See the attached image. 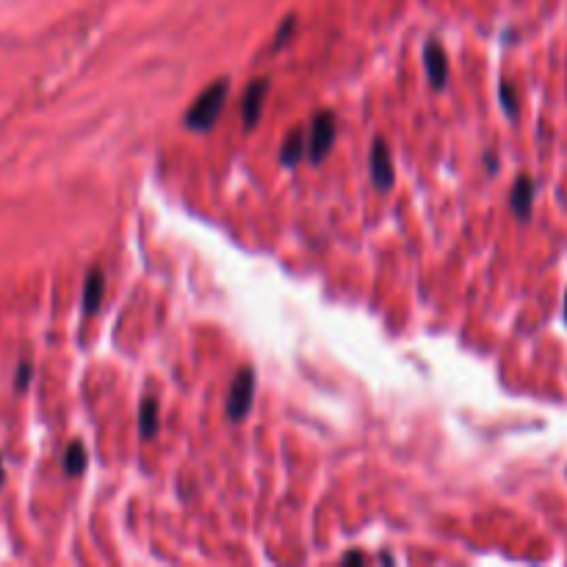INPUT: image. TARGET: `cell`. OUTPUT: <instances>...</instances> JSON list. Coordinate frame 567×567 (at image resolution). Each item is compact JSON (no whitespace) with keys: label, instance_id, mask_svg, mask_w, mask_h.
<instances>
[{"label":"cell","instance_id":"obj_8","mask_svg":"<svg viewBox=\"0 0 567 567\" xmlns=\"http://www.w3.org/2000/svg\"><path fill=\"white\" fill-rule=\"evenodd\" d=\"M305 155H308V133L302 128H296L294 133H288V139L283 142L280 161H283L285 166H296Z\"/></svg>","mask_w":567,"mask_h":567},{"label":"cell","instance_id":"obj_1","mask_svg":"<svg viewBox=\"0 0 567 567\" xmlns=\"http://www.w3.org/2000/svg\"><path fill=\"white\" fill-rule=\"evenodd\" d=\"M230 95V83L227 78H219L213 81L205 92H202L194 103H191L189 114H186V128L191 130H208L216 122V117L222 114L225 108V100Z\"/></svg>","mask_w":567,"mask_h":567},{"label":"cell","instance_id":"obj_14","mask_svg":"<svg viewBox=\"0 0 567 567\" xmlns=\"http://www.w3.org/2000/svg\"><path fill=\"white\" fill-rule=\"evenodd\" d=\"M343 562H349V565L355 562V565H360V562H363V554H346L343 556Z\"/></svg>","mask_w":567,"mask_h":567},{"label":"cell","instance_id":"obj_11","mask_svg":"<svg viewBox=\"0 0 567 567\" xmlns=\"http://www.w3.org/2000/svg\"><path fill=\"white\" fill-rule=\"evenodd\" d=\"M64 471L70 476H81L86 471V449L81 443H70L67 446V454H64Z\"/></svg>","mask_w":567,"mask_h":567},{"label":"cell","instance_id":"obj_10","mask_svg":"<svg viewBox=\"0 0 567 567\" xmlns=\"http://www.w3.org/2000/svg\"><path fill=\"white\" fill-rule=\"evenodd\" d=\"M139 429H142V438H155L158 435V402L155 399H144L142 402Z\"/></svg>","mask_w":567,"mask_h":567},{"label":"cell","instance_id":"obj_3","mask_svg":"<svg viewBox=\"0 0 567 567\" xmlns=\"http://www.w3.org/2000/svg\"><path fill=\"white\" fill-rule=\"evenodd\" d=\"M252 396H255V374L249 368H244L233 379L230 399H227V418L230 421H241L249 413V407H252Z\"/></svg>","mask_w":567,"mask_h":567},{"label":"cell","instance_id":"obj_4","mask_svg":"<svg viewBox=\"0 0 567 567\" xmlns=\"http://www.w3.org/2000/svg\"><path fill=\"white\" fill-rule=\"evenodd\" d=\"M371 180H374V186H377L379 191H388L390 186H393V180H396L388 147H385L382 139L371 144Z\"/></svg>","mask_w":567,"mask_h":567},{"label":"cell","instance_id":"obj_15","mask_svg":"<svg viewBox=\"0 0 567 567\" xmlns=\"http://www.w3.org/2000/svg\"><path fill=\"white\" fill-rule=\"evenodd\" d=\"M565 321H567V296H565Z\"/></svg>","mask_w":567,"mask_h":567},{"label":"cell","instance_id":"obj_7","mask_svg":"<svg viewBox=\"0 0 567 567\" xmlns=\"http://www.w3.org/2000/svg\"><path fill=\"white\" fill-rule=\"evenodd\" d=\"M532 202H534V180L523 175V178L515 180V186H512V197H509L512 213H515L518 219H529Z\"/></svg>","mask_w":567,"mask_h":567},{"label":"cell","instance_id":"obj_16","mask_svg":"<svg viewBox=\"0 0 567 567\" xmlns=\"http://www.w3.org/2000/svg\"><path fill=\"white\" fill-rule=\"evenodd\" d=\"M0 479H3V468H0Z\"/></svg>","mask_w":567,"mask_h":567},{"label":"cell","instance_id":"obj_9","mask_svg":"<svg viewBox=\"0 0 567 567\" xmlns=\"http://www.w3.org/2000/svg\"><path fill=\"white\" fill-rule=\"evenodd\" d=\"M103 291H106V280H103V272L100 269H92L89 277H86V288H83V310L92 316L100 308L103 302Z\"/></svg>","mask_w":567,"mask_h":567},{"label":"cell","instance_id":"obj_6","mask_svg":"<svg viewBox=\"0 0 567 567\" xmlns=\"http://www.w3.org/2000/svg\"><path fill=\"white\" fill-rule=\"evenodd\" d=\"M424 64L432 86H438L440 89V86L446 83V78H449V59H446V50L440 48L438 42H426Z\"/></svg>","mask_w":567,"mask_h":567},{"label":"cell","instance_id":"obj_13","mask_svg":"<svg viewBox=\"0 0 567 567\" xmlns=\"http://www.w3.org/2000/svg\"><path fill=\"white\" fill-rule=\"evenodd\" d=\"M28 374H31V368H28V363H23V366H20V374H17V388H25Z\"/></svg>","mask_w":567,"mask_h":567},{"label":"cell","instance_id":"obj_12","mask_svg":"<svg viewBox=\"0 0 567 567\" xmlns=\"http://www.w3.org/2000/svg\"><path fill=\"white\" fill-rule=\"evenodd\" d=\"M501 103H504V111H509V117L518 114V106H515V92L509 83H501Z\"/></svg>","mask_w":567,"mask_h":567},{"label":"cell","instance_id":"obj_2","mask_svg":"<svg viewBox=\"0 0 567 567\" xmlns=\"http://www.w3.org/2000/svg\"><path fill=\"white\" fill-rule=\"evenodd\" d=\"M335 144V114L332 111H321L313 117L310 122V133H308V155L313 164H319L327 158V153Z\"/></svg>","mask_w":567,"mask_h":567},{"label":"cell","instance_id":"obj_5","mask_svg":"<svg viewBox=\"0 0 567 567\" xmlns=\"http://www.w3.org/2000/svg\"><path fill=\"white\" fill-rule=\"evenodd\" d=\"M266 92H269V81L266 78H255V81L249 83L247 92H244V125L247 130H252L258 125L260 114H263V100H266Z\"/></svg>","mask_w":567,"mask_h":567}]
</instances>
